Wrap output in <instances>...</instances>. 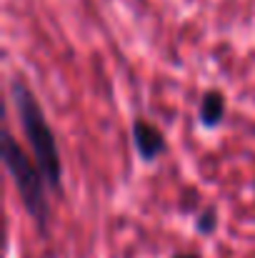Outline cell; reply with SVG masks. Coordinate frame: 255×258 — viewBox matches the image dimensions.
Returning <instances> with one entry per match:
<instances>
[{"mask_svg": "<svg viewBox=\"0 0 255 258\" xmlns=\"http://www.w3.org/2000/svg\"><path fill=\"white\" fill-rule=\"evenodd\" d=\"M198 228H200L203 233H210V231L215 228V213H213V208L203 213V218L198 221Z\"/></svg>", "mask_w": 255, "mask_h": 258, "instance_id": "5", "label": "cell"}, {"mask_svg": "<svg viewBox=\"0 0 255 258\" xmlns=\"http://www.w3.org/2000/svg\"><path fill=\"white\" fill-rule=\"evenodd\" d=\"M133 141H135V148H138V153H140L143 161H153V158H155L158 153H163V148H165L163 133H160L153 123L140 120V118L133 123Z\"/></svg>", "mask_w": 255, "mask_h": 258, "instance_id": "3", "label": "cell"}, {"mask_svg": "<svg viewBox=\"0 0 255 258\" xmlns=\"http://www.w3.org/2000/svg\"><path fill=\"white\" fill-rule=\"evenodd\" d=\"M175 258H198V256H193V253H178Z\"/></svg>", "mask_w": 255, "mask_h": 258, "instance_id": "6", "label": "cell"}, {"mask_svg": "<svg viewBox=\"0 0 255 258\" xmlns=\"http://www.w3.org/2000/svg\"><path fill=\"white\" fill-rule=\"evenodd\" d=\"M223 113H225V98H223V93H218V90L205 93V98L200 103V123L205 128H215L223 120Z\"/></svg>", "mask_w": 255, "mask_h": 258, "instance_id": "4", "label": "cell"}, {"mask_svg": "<svg viewBox=\"0 0 255 258\" xmlns=\"http://www.w3.org/2000/svg\"><path fill=\"white\" fill-rule=\"evenodd\" d=\"M10 90H13V100H15V108H18V115H20L23 133H25L28 146L35 156V163L45 175L48 188L60 193L63 190V163H60V151H58L53 128L45 120V113H43L40 103L35 100L33 90L20 78L13 81Z\"/></svg>", "mask_w": 255, "mask_h": 258, "instance_id": "1", "label": "cell"}, {"mask_svg": "<svg viewBox=\"0 0 255 258\" xmlns=\"http://www.w3.org/2000/svg\"><path fill=\"white\" fill-rule=\"evenodd\" d=\"M3 163L10 173L15 188H18V196L25 206V211L33 216V221L38 223L40 231L48 228V216H50V208H48V196H45V175L38 168V163L30 161V156H25V151L18 146V141L5 133L3 136Z\"/></svg>", "mask_w": 255, "mask_h": 258, "instance_id": "2", "label": "cell"}]
</instances>
